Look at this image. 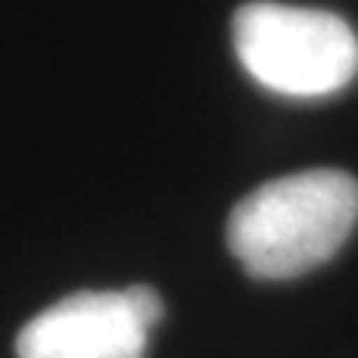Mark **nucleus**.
<instances>
[{"label":"nucleus","instance_id":"7ed1b4c3","mask_svg":"<svg viewBox=\"0 0 358 358\" xmlns=\"http://www.w3.org/2000/svg\"><path fill=\"white\" fill-rule=\"evenodd\" d=\"M162 320L152 287L75 293L36 313L15 338L18 358H143Z\"/></svg>","mask_w":358,"mask_h":358},{"label":"nucleus","instance_id":"f257e3e1","mask_svg":"<svg viewBox=\"0 0 358 358\" xmlns=\"http://www.w3.org/2000/svg\"><path fill=\"white\" fill-rule=\"evenodd\" d=\"M358 224V182L313 167L257 185L230 212L227 245L260 281H289L331 260Z\"/></svg>","mask_w":358,"mask_h":358},{"label":"nucleus","instance_id":"f03ea898","mask_svg":"<svg viewBox=\"0 0 358 358\" xmlns=\"http://www.w3.org/2000/svg\"><path fill=\"white\" fill-rule=\"evenodd\" d=\"M233 48L257 84L289 99H320L352 84L358 36L341 15L257 0L233 18Z\"/></svg>","mask_w":358,"mask_h":358}]
</instances>
